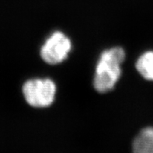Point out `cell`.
Returning a JSON list of instances; mask_svg holds the SVG:
<instances>
[{
    "mask_svg": "<svg viewBox=\"0 0 153 153\" xmlns=\"http://www.w3.org/2000/svg\"><path fill=\"white\" fill-rule=\"evenodd\" d=\"M125 58L124 49L119 47L103 51L97 62L93 86L97 92L107 93L114 89L121 76V68Z\"/></svg>",
    "mask_w": 153,
    "mask_h": 153,
    "instance_id": "6da1fadb",
    "label": "cell"
},
{
    "mask_svg": "<svg viewBox=\"0 0 153 153\" xmlns=\"http://www.w3.org/2000/svg\"><path fill=\"white\" fill-rule=\"evenodd\" d=\"M26 101L31 107H47L52 104L56 93V85L49 79H33L23 86Z\"/></svg>",
    "mask_w": 153,
    "mask_h": 153,
    "instance_id": "7a4b0ae2",
    "label": "cell"
},
{
    "mask_svg": "<svg viewBox=\"0 0 153 153\" xmlns=\"http://www.w3.org/2000/svg\"><path fill=\"white\" fill-rule=\"evenodd\" d=\"M71 48L69 38L60 31H56L47 39L41 48V58L48 64H59L67 58Z\"/></svg>",
    "mask_w": 153,
    "mask_h": 153,
    "instance_id": "3957f363",
    "label": "cell"
},
{
    "mask_svg": "<svg viewBox=\"0 0 153 153\" xmlns=\"http://www.w3.org/2000/svg\"><path fill=\"white\" fill-rule=\"evenodd\" d=\"M133 153H153V128H143L134 139Z\"/></svg>",
    "mask_w": 153,
    "mask_h": 153,
    "instance_id": "277c9868",
    "label": "cell"
},
{
    "mask_svg": "<svg viewBox=\"0 0 153 153\" xmlns=\"http://www.w3.org/2000/svg\"><path fill=\"white\" fill-rule=\"evenodd\" d=\"M136 68L146 79L153 81V51H147L136 62Z\"/></svg>",
    "mask_w": 153,
    "mask_h": 153,
    "instance_id": "5b68a950",
    "label": "cell"
}]
</instances>
